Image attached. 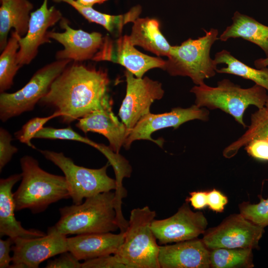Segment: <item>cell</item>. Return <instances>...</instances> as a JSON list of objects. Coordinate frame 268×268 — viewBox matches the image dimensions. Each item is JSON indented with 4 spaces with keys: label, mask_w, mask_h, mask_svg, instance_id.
Masks as SVG:
<instances>
[{
    "label": "cell",
    "mask_w": 268,
    "mask_h": 268,
    "mask_svg": "<svg viewBox=\"0 0 268 268\" xmlns=\"http://www.w3.org/2000/svg\"><path fill=\"white\" fill-rule=\"evenodd\" d=\"M13 239L10 268H37L44 261L68 251L66 235L54 226L49 227L47 234L42 237Z\"/></svg>",
    "instance_id": "cell-11"
},
{
    "label": "cell",
    "mask_w": 268,
    "mask_h": 268,
    "mask_svg": "<svg viewBox=\"0 0 268 268\" xmlns=\"http://www.w3.org/2000/svg\"><path fill=\"white\" fill-rule=\"evenodd\" d=\"M0 50L7 43V36L11 28L21 37L26 35L28 29L33 4L28 0H0Z\"/></svg>",
    "instance_id": "cell-21"
},
{
    "label": "cell",
    "mask_w": 268,
    "mask_h": 268,
    "mask_svg": "<svg viewBox=\"0 0 268 268\" xmlns=\"http://www.w3.org/2000/svg\"><path fill=\"white\" fill-rule=\"evenodd\" d=\"M75 0L77 1V0Z\"/></svg>",
    "instance_id": "cell-42"
},
{
    "label": "cell",
    "mask_w": 268,
    "mask_h": 268,
    "mask_svg": "<svg viewBox=\"0 0 268 268\" xmlns=\"http://www.w3.org/2000/svg\"><path fill=\"white\" fill-rule=\"evenodd\" d=\"M129 38L134 46H138L158 56H169L171 46L160 30L158 20L137 18L134 22Z\"/></svg>",
    "instance_id": "cell-23"
},
{
    "label": "cell",
    "mask_w": 268,
    "mask_h": 268,
    "mask_svg": "<svg viewBox=\"0 0 268 268\" xmlns=\"http://www.w3.org/2000/svg\"><path fill=\"white\" fill-rule=\"evenodd\" d=\"M190 196L187 198L186 201L190 202L195 209H201L207 205V192L205 191H194L190 193Z\"/></svg>",
    "instance_id": "cell-38"
},
{
    "label": "cell",
    "mask_w": 268,
    "mask_h": 268,
    "mask_svg": "<svg viewBox=\"0 0 268 268\" xmlns=\"http://www.w3.org/2000/svg\"><path fill=\"white\" fill-rule=\"evenodd\" d=\"M124 232L90 233L67 238L68 251L79 261L114 255L124 239Z\"/></svg>",
    "instance_id": "cell-19"
},
{
    "label": "cell",
    "mask_w": 268,
    "mask_h": 268,
    "mask_svg": "<svg viewBox=\"0 0 268 268\" xmlns=\"http://www.w3.org/2000/svg\"><path fill=\"white\" fill-rule=\"evenodd\" d=\"M76 127L87 133H97L109 141L110 148L119 153L129 134V130L120 122L112 110V105L94 110L78 119Z\"/></svg>",
    "instance_id": "cell-18"
},
{
    "label": "cell",
    "mask_w": 268,
    "mask_h": 268,
    "mask_svg": "<svg viewBox=\"0 0 268 268\" xmlns=\"http://www.w3.org/2000/svg\"><path fill=\"white\" fill-rule=\"evenodd\" d=\"M82 263L69 251L60 254L56 259L48 261L47 268H81Z\"/></svg>",
    "instance_id": "cell-34"
},
{
    "label": "cell",
    "mask_w": 268,
    "mask_h": 268,
    "mask_svg": "<svg viewBox=\"0 0 268 268\" xmlns=\"http://www.w3.org/2000/svg\"><path fill=\"white\" fill-rule=\"evenodd\" d=\"M245 149L253 158L259 160L268 161V141L254 139L245 146Z\"/></svg>",
    "instance_id": "cell-35"
},
{
    "label": "cell",
    "mask_w": 268,
    "mask_h": 268,
    "mask_svg": "<svg viewBox=\"0 0 268 268\" xmlns=\"http://www.w3.org/2000/svg\"><path fill=\"white\" fill-rule=\"evenodd\" d=\"M81 268H127L118 261L114 254L108 255L84 261Z\"/></svg>",
    "instance_id": "cell-33"
},
{
    "label": "cell",
    "mask_w": 268,
    "mask_h": 268,
    "mask_svg": "<svg viewBox=\"0 0 268 268\" xmlns=\"http://www.w3.org/2000/svg\"><path fill=\"white\" fill-rule=\"evenodd\" d=\"M232 20V24L218 39L225 42L230 38H242L259 46L268 57V26L238 11L234 13Z\"/></svg>",
    "instance_id": "cell-22"
},
{
    "label": "cell",
    "mask_w": 268,
    "mask_h": 268,
    "mask_svg": "<svg viewBox=\"0 0 268 268\" xmlns=\"http://www.w3.org/2000/svg\"><path fill=\"white\" fill-rule=\"evenodd\" d=\"M108 0H78L76 1L79 4L88 7H92L96 3H102Z\"/></svg>",
    "instance_id": "cell-39"
},
{
    "label": "cell",
    "mask_w": 268,
    "mask_h": 268,
    "mask_svg": "<svg viewBox=\"0 0 268 268\" xmlns=\"http://www.w3.org/2000/svg\"><path fill=\"white\" fill-rule=\"evenodd\" d=\"M265 107L268 109V95L267 101L265 104Z\"/></svg>",
    "instance_id": "cell-41"
},
{
    "label": "cell",
    "mask_w": 268,
    "mask_h": 268,
    "mask_svg": "<svg viewBox=\"0 0 268 268\" xmlns=\"http://www.w3.org/2000/svg\"><path fill=\"white\" fill-rule=\"evenodd\" d=\"M264 228L245 218L241 213L233 214L220 224L210 229L202 240L210 250L217 248H257Z\"/></svg>",
    "instance_id": "cell-9"
},
{
    "label": "cell",
    "mask_w": 268,
    "mask_h": 268,
    "mask_svg": "<svg viewBox=\"0 0 268 268\" xmlns=\"http://www.w3.org/2000/svg\"><path fill=\"white\" fill-rule=\"evenodd\" d=\"M13 239L8 237L6 240L0 239V268H10L12 257L10 256Z\"/></svg>",
    "instance_id": "cell-37"
},
{
    "label": "cell",
    "mask_w": 268,
    "mask_h": 268,
    "mask_svg": "<svg viewBox=\"0 0 268 268\" xmlns=\"http://www.w3.org/2000/svg\"><path fill=\"white\" fill-rule=\"evenodd\" d=\"M109 83L105 70L71 61L39 102L55 108L61 113L62 122L70 124L94 110L112 105Z\"/></svg>",
    "instance_id": "cell-1"
},
{
    "label": "cell",
    "mask_w": 268,
    "mask_h": 268,
    "mask_svg": "<svg viewBox=\"0 0 268 268\" xmlns=\"http://www.w3.org/2000/svg\"><path fill=\"white\" fill-rule=\"evenodd\" d=\"M22 178L21 174L12 175L0 180V236L12 239L18 237L31 238L43 236L45 234L38 230L24 228L16 220L15 205L12 189Z\"/></svg>",
    "instance_id": "cell-20"
},
{
    "label": "cell",
    "mask_w": 268,
    "mask_h": 268,
    "mask_svg": "<svg viewBox=\"0 0 268 268\" xmlns=\"http://www.w3.org/2000/svg\"><path fill=\"white\" fill-rule=\"evenodd\" d=\"M11 134L3 128L0 129V171L10 161L18 149L11 144Z\"/></svg>",
    "instance_id": "cell-32"
},
{
    "label": "cell",
    "mask_w": 268,
    "mask_h": 268,
    "mask_svg": "<svg viewBox=\"0 0 268 268\" xmlns=\"http://www.w3.org/2000/svg\"><path fill=\"white\" fill-rule=\"evenodd\" d=\"M240 210V213L253 223L263 228L268 226V198L261 197L257 204L243 203Z\"/></svg>",
    "instance_id": "cell-30"
},
{
    "label": "cell",
    "mask_w": 268,
    "mask_h": 268,
    "mask_svg": "<svg viewBox=\"0 0 268 268\" xmlns=\"http://www.w3.org/2000/svg\"><path fill=\"white\" fill-rule=\"evenodd\" d=\"M115 206V192L101 193L80 204L60 208V219L53 226L66 236L113 232L119 229Z\"/></svg>",
    "instance_id": "cell-3"
},
{
    "label": "cell",
    "mask_w": 268,
    "mask_h": 268,
    "mask_svg": "<svg viewBox=\"0 0 268 268\" xmlns=\"http://www.w3.org/2000/svg\"><path fill=\"white\" fill-rule=\"evenodd\" d=\"M160 268H208L210 251L202 240H192L159 246Z\"/></svg>",
    "instance_id": "cell-17"
},
{
    "label": "cell",
    "mask_w": 268,
    "mask_h": 268,
    "mask_svg": "<svg viewBox=\"0 0 268 268\" xmlns=\"http://www.w3.org/2000/svg\"><path fill=\"white\" fill-rule=\"evenodd\" d=\"M22 178L13 193L15 211L29 209L41 212L51 204L70 198L65 176L49 173L40 168L38 161L29 155L20 159Z\"/></svg>",
    "instance_id": "cell-2"
},
{
    "label": "cell",
    "mask_w": 268,
    "mask_h": 268,
    "mask_svg": "<svg viewBox=\"0 0 268 268\" xmlns=\"http://www.w3.org/2000/svg\"><path fill=\"white\" fill-rule=\"evenodd\" d=\"M227 202V198L220 191L214 189L207 192V205L212 210L222 212Z\"/></svg>",
    "instance_id": "cell-36"
},
{
    "label": "cell",
    "mask_w": 268,
    "mask_h": 268,
    "mask_svg": "<svg viewBox=\"0 0 268 268\" xmlns=\"http://www.w3.org/2000/svg\"><path fill=\"white\" fill-rule=\"evenodd\" d=\"M92 60L120 64L137 78L142 77L146 72L152 68L163 69L165 63V61L160 58L138 51L131 43L128 35L121 36L115 40L105 37L100 49Z\"/></svg>",
    "instance_id": "cell-12"
},
{
    "label": "cell",
    "mask_w": 268,
    "mask_h": 268,
    "mask_svg": "<svg viewBox=\"0 0 268 268\" xmlns=\"http://www.w3.org/2000/svg\"><path fill=\"white\" fill-rule=\"evenodd\" d=\"M252 250L250 248H217L210 251V267L237 268L254 267Z\"/></svg>",
    "instance_id": "cell-28"
},
{
    "label": "cell",
    "mask_w": 268,
    "mask_h": 268,
    "mask_svg": "<svg viewBox=\"0 0 268 268\" xmlns=\"http://www.w3.org/2000/svg\"><path fill=\"white\" fill-rule=\"evenodd\" d=\"M72 61L57 60L38 69L28 82L18 91L0 95V119L2 122L32 111L46 95L55 79Z\"/></svg>",
    "instance_id": "cell-8"
},
{
    "label": "cell",
    "mask_w": 268,
    "mask_h": 268,
    "mask_svg": "<svg viewBox=\"0 0 268 268\" xmlns=\"http://www.w3.org/2000/svg\"><path fill=\"white\" fill-rule=\"evenodd\" d=\"M155 216L148 206L131 210L124 241L114 254L127 268H160L159 246L151 228Z\"/></svg>",
    "instance_id": "cell-4"
},
{
    "label": "cell",
    "mask_w": 268,
    "mask_h": 268,
    "mask_svg": "<svg viewBox=\"0 0 268 268\" xmlns=\"http://www.w3.org/2000/svg\"><path fill=\"white\" fill-rule=\"evenodd\" d=\"M55 2H65L74 8L80 14L89 22L102 26L116 38L121 36L124 26L129 22H134L141 11L140 6H135L127 13L112 15L98 11L92 8L83 6L75 0H53Z\"/></svg>",
    "instance_id": "cell-24"
},
{
    "label": "cell",
    "mask_w": 268,
    "mask_h": 268,
    "mask_svg": "<svg viewBox=\"0 0 268 268\" xmlns=\"http://www.w3.org/2000/svg\"><path fill=\"white\" fill-rule=\"evenodd\" d=\"M254 64L256 68H257L266 67L268 66V57L257 59Z\"/></svg>",
    "instance_id": "cell-40"
},
{
    "label": "cell",
    "mask_w": 268,
    "mask_h": 268,
    "mask_svg": "<svg viewBox=\"0 0 268 268\" xmlns=\"http://www.w3.org/2000/svg\"><path fill=\"white\" fill-rule=\"evenodd\" d=\"M207 225L203 214L192 211L186 202L172 216L154 219L151 228L159 243L166 244L196 239L205 232Z\"/></svg>",
    "instance_id": "cell-14"
},
{
    "label": "cell",
    "mask_w": 268,
    "mask_h": 268,
    "mask_svg": "<svg viewBox=\"0 0 268 268\" xmlns=\"http://www.w3.org/2000/svg\"><path fill=\"white\" fill-rule=\"evenodd\" d=\"M61 113L56 111L52 115L46 117H36L30 119L25 123L21 129L15 133V137L20 142L26 144L28 146L35 148L31 140L34 138L36 134L40 131L44 125L50 120L57 117H61Z\"/></svg>",
    "instance_id": "cell-31"
},
{
    "label": "cell",
    "mask_w": 268,
    "mask_h": 268,
    "mask_svg": "<svg viewBox=\"0 0 268 268\" xmlns=\"http://www.w3.org/2000/svg\"><path fill=\"white\" fill-rule=\"evenodd\" d=\"M34 138L66 139L85 143L97 148L106 156L108 160L113 159L116 155V153L109 146L96 143L87 137L81 136L73 131L70 127L63 129L44 127L36 134Z\"/></svg>",
    "instance_id": "cell-29"
},
{
    "label": "cell",
    "mask_w": 268,
    "mask_h": 268,
    "mask_svg": "<svg viewBox=\"0 0 268 268\" xmlns=\"http://www.w3.org/2000/svg\"><path fill=\"white\" fill-rule=\"evenodd\" d=\"M39 151L63 171L70 198L75 204H81L84 199L116 189V180L107 173V168L110 165L109 162L100 168L90 169L76 165L62 152L48 150Z\"/></svg>",
    "instance_id": "cell-7"
},
{
    "label": "cell",
    "mask_w": 268,
    "mask_h": 268,
    "mask_svg": "<svg viewBox=\"0 0 268 268\" xmlns=\"http://www.w3.org/2000/svg\"><path fill=\"white\" fill-rule=\"evenodd\" d=\"M214 60L217 65L225 64L226 67L217 69L216 72L227 73L249 79L268 91V68L252 67L234 57L230 52L222 50L215 55Z\"/></svg>",
    "instance_id": "cell-25"
},
{
    "label": "cell",
    "mask_w": 268,
    "mask_h": 268,
    "mask_svg": "<svg viewBox=\"0 0 268 268\" xmlns=\"http://www.w3.org/2000/svg\"><path fill=\"white\" fill-rule=\"evenodd\" d=\"M63 32L49 31L48 37L63 45V50L56 54L57 60H69L81 62L92 60L100 49L104 37L99 32L88 33L81 29H74L69 26L68 21L63 17L60 20Z\"/></svg>",
    "instance_id": "cell-16"
},
{
    "label": "cell",
    "mask_w": 268,
    "mask_h": 268,
    "mask_svg": "<svg viewBox=\"0 0 268 268\" xmlns=\"http://www.w3.org/2000/svg\"><path fill=\"white\" fill-rule=\"evenodd\" d=\"M254 139L268 141V109L266 107L258 110L251 116V124L245 133L236 140L226 147L223 151L226 158L234 156L239 150Z\"/></svg>",
    "instance_id": "cell-26"
},
{
    "label": "cell",
    "mask_w": 268,
    "mask_h": 268,
    "mask_svg": "<svg viewBox=\"0 0 268 268\" xmlns=\"http://www.w3.org/2000/svg\"><path fill=\"white\" fill-rule=\"evenodd\" d=\"M126 96L119 111L122 122L130 131L145 115L150 113L151 104L164 95L162 84L147 76L137 78L128 70Z\"/></svg>",
    "instance_id": "cell-10"
},
{
    "label": "cell",
    "mask_w": 268,
    "mask_h": 268,
    "mask_svg": "<svg viewBox=\"0 0 268 268\" xmlns=\"http://www.w3.org/2000/svg\"><path fill=\"white\" fill-rule=\"evenodd\" d=\"M209 112L204 107L194 105L187 108L176 107L171 111L162 114L150 112L143 116L131 129L125 140L124 146L128 149L132 143L136 140H149L162 146V139H153L151 135L154 132L166 128L177 129L182 124L193 120L207 121Z\"/></svg>",
    "instance_id": "cell-13"
},
{
    "label": "cell",
    "mask_w": 268,
    "mask_h": 268,
    "mask_svg": "<svg viewBox=\"0 0 268 268\" xmlns=\"http://www.w3.org/2000/svg\"><path fill=\"white\" fill-rule=\"evenodd\" d=\"M190 92L195 95V105L210 110L220 109L232 116L244 128L246 127L243 116L250 105L258 109L265 107L267 90L255 84L243 88L228 79H223L212 87L205 83L194 86Z\"/></svg>",
    "instance_id": "cell-5"
},
{
    "label": "cell",
    "mask_w": 268,
    "mask_h": 268,
    "mask_svg": "<svg viewBox=\"0 0 268 268\" xmlns=\"http://www.w3.org/2000/svg\"><path fill=\"white\" fill-rule=\"evenodd\" d=\"M21 37L14 31H11L10 38L0 56V92L9 89L13 84L14 77L21 67L17 62Z\"/></svg>",
    "instance_id": "cell-27"
},
{
    "label": "cell",
    "mask_w": 268,
    "mask_h": 268,
    "mask_svg": "<svg viewBox=\"0 0 268 268\" xmlns=\"http://www.w3.org/2000/svg\"><path fill=\"white\" fill-rule=\"evenodd\" d=\"M204 31L202 37L189 38L180 45L172 46L162 69L172 76L189 77L196 85L214 76L217 65L210 57V50L218 39V31L214 28Z\"/></svg>",
    "instance_id": "cell-6"
},
{
    "label": "cell",
    "mask_w": 268,
    "mask_h": 268,
    "mask_svg": "<svg viewBox=\"0 0 268 268\" xmlns=\"http://www.w3.org/2000/svg\"><path fill=\"white\" fill-rule=\"evenodd\" d=\"M62 18L61 12L55 6L48 8V0H44L38 9L31 12L27 33L19 41L17 62L20 67L32 61L41 45L51 42L48 30Z\"/></svg>",
    "instance_id": "cell-15"
}]
</instances>
